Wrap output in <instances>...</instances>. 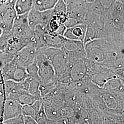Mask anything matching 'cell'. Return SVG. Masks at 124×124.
I'll list each match as a JSON object with an SVG mask.
<instances>
[{
  "label": "cell",
  "mask_w": 124,
  "mask_h": 124,
  "mask_svg": "<svg viewBox=\"0 0 124 124\" xmlns=\"http://www.w3.org/2000/svg\"><path fill=\"white\" fill-rule=\"evenodd\" d=\"M22 106L31 105L36 100L35 98L28 92H25L20 94L16 100Z\"/></svg>",
  "instance_id": "cell-20"
},
{
  "label": "cell",
  "mask_w": 124,
  "mask_h": 124,
  "mask_svg": "<svg viewBox=\"0 0 124 124\" xmlns=\"http://www.w3.org/2000/svg\"><path fill=\"white\" fill-rule=\"evenodd\" d=\"M102 124H124V115L103 113Z\"/></svg>",
  "instance_id": "cell-17"
},
{
  "label": "cell",
  "mask_w": 124,
  "mask_h": 124,
  "mask_svg": "<svg viewBox=\"0 0 124 124\" xmlns=\"http://www.w3.org/2000/svg\"><path fill=\"white\" fill-rule=\"evenodd\" d=\"M14 8L17 15L28 13L33 8V0H16Z\"/></svg>",
  "instance_id": "cell-14"
},
{
  "label": "cell",
  "mask_w": 124,
  "mask_h": 124,
  "mask_svg": "<svg viewBox=\"0 0 124 124\" xmlns=\"http://www.w3.org/2000/svg\"><path fill=\"white\" fill-rule=\"evenodd\" d=\"M85 31V24H79L75 26L66 28L62 36L69 40L80 41L83 43Z\"/></svg>",
  "instance_id": "cell-11"
},
{
  "label": "cell",
  "mask_w": 124,
  "mask_h": 124,
  "mask_svg": "<svg viewBox=\"0 0 124 124\" xmlns=\"http://www.w3.org/2000/svg\"><path fill=\"white\" fill-rule=\"evenodd\" d=\"M52 11L53 17L64 24L68 18L67 6L64 0H58Z\"/></svg>",
  "instance_id": "cell-12"
},
{
  "label": "cell",
  "mask_w": 124,
  "mask_h": 124,
  "mask_svg": "<svg viewBox=\"0 0 124 124\" xmlns=\"http://www.w3.org/2000/svg\"><path fill=\"white\" fill-rule=\"evenodd\" d=\"M37 50L31 45H28L16 54L15 58L18 64L27 68L36 60Z\"/></svg>",
  "instance_id": "cell-9"
},
{
  "label": "cell",
  "mask_w": 124,
  "mask_h": 124,
  "mask_svg": "<svg viewBox=\"0 0 124 124\" xmlns=\"http://www.w3.org/2000/svg\"><path fill=\"white\" fill-rule=\"evenodd\" d=\"M55 124H70V119L61 115H59L54 120Z\"/></svg>",
  "instance_id": "cell-25"
},
{
  "label": "cell",
  "mask_w": 124,
  "mask_h": 124,
  "mask_svg": "<svg viewBox=\"0 0 124 124\" xmlns=\"http://www.w3.org/2000/svg\"><path fill=\"white\" fill-rule=\"evenodd\" d=\"M67 6L68 18L75 19L78 24L85 23L87 14L90 10V3L82 0H72Z\"/></svg>",
  "instance_id": "cell-6"
},
{
  "label": "cell",
  "mask_w": 124,
  "mask_h": 124,
  "mask_svg": "<svg viewBox=\"0 0 124 124\" xmlns=\"http://www.w3.org/2000/svg\"><path fill=\"white\" fill-rule=\"evenodd\" d=\"M42 103V100H37L31 105H23L22 107L21 113L24 116H29L35 119L36 114L39 110Z\"/></svg>",
  "instance_id": "cell-15"
},
{
  "label": "cell",
  "mask_w": 124,
  "mask_h": 124,
  "mask_svg": "<svg viewBox=\"0 0 124 124\" xmlns=\"http://www.w3.org/2000/svg\"><path fill=\"white\" fill-rule=\"evenodd\" d=\"M107 9L102 6L100 0H95L90 3V10L100 16H102Z\"/></svg>",
  "instance_id": "cell-21"
},
{
  "label": "cell",
  "mask_w": 124,
  "mask_h": 124,
  "mask_svg": "<svg viewBox=\"0 0 124 124\" xmlns=\"http://www.w3.org/2000/svg\"><path fill=\"white\" fill-rule=\"evenodd\" d=\"M38 52L43 54L51 62L57 80L66 73L70 63L66 53L62 49L48 47L40 49Z\"/></svg>",
  "instance_id": "cell-3"
},
{
  "label": "cell",
  "mask_w": 124,
  "mask_h": 124,
  "mask_svg": "<svg viewBox=\"0 0 124 124\" xmlns=\"http://www.w3.org/2000/svg\"><path fill=\"white\" fill-rule=\"evenodd\" d=\"M86 59L70 63L69 69L65 76L70 80V84L81 81L87 77Z\"/></svg>",
  "instance_id": "cell-8"
},
{
  "label": "cell",
  "mask_w": 124,
  "mask_h": 124,
  "mask_svg": "<svg viewBox=\"0 0 124 124\" xmlns=\"http://www.w3.org/2000/svg\"><path fill=\"white\" fill-rule=\"evenodd\" d=\"M53 16L52 9L40 11L32 8L28 13L27 18L29 26L33 31L37 25H47Z\"/></svg>",
  "instance_id": "cell-7"
},
{
  "label": "cell",
  "mask_w": 124,
  "mask_h": 124,
  "mask_svg": "<svg viewBox=\"0 0 124 124\" xmlns=\"http://www.w3.org/2000/svg\"><path fill=\"white\" fill-rule=\"evenodd\" d=\"M36 62L38 67V76L40 84H49L56 81L55 73L51 62L43 54L38 51Z\"/></svg>",
  "instance_id": "cell-5"
},
{
  "label": "cell",
  "mask_w": 124,
  "mask_h": 124,
  "mask_svg": "<svg viewBox=\"0 0 124 124\" xmlns=\"http://www.w3.org/2000/svg\"><path fill=\"white\" fill-rule=\"evenodd\" d=\"M119 0V1H121L122 2H124V0Z\"/></svg>",
  "instance_id": "cell-31"
},
{
  "label": "cell",
  "mask_w": 124,
  "mask_h": 124,
  "mask_svg": "<svg viewBox=\"0 0 124 124\" xmlns=\"http://www.w3.org/2000/svg\"><path fill=\"white\" fill-rule=\"evenodd\" d=\"M83 1H84L85 2H88V3H92L93 1H94L95 0H82Z\"/></svg>",
  "instance_id": "cell-28"
},
{
  "label": "cell",
  "mask_w": 124,
  "mask_h": 124,
  "mask_svg": "<svg viewBox=\"0 0 124 124\" xmlns=\"http://www.w3.org/2000/svg\"><path fill=\"white\" fill-rule=\"evenodd\" d=\"M40 81L33 78L30 83L28 88V93L33 95L36 100H42L40 90Z\"/></svg>",
  "instance_id": "cell-18"
},
{
  "label": "cell",
  "mask_w": 124,
  "mask_h": 124,
  "mask_svg": "<svg viewBox=\"0 0 124 124\" xmlns=\"http://www.w3.org/2000/svg\"><path fill=\"white\" fill-rule=\"evenodd\" d=\"M27 15L28 13L17 15L11 30L13 36L20 40L25 46L31 42L33 36V31L29 26Z\"/></svg>",
  "instance_id": "cell-4"
},
{
  "label": "cell",
  "mask_w": 124,
  "mask_h": 124,
  "mask_svg": "<svg viewBox=\"0 0 124 124\" xmlns=\"http://www.w3.org/2000/svg\"><path fill=\"white\" fill-rule=\"evenodd\" d=\"M58 0H33V8L40 11L52 9Z\"/></svg>",
  "instance_id": "cell-16"
},
{
  "label": "cell",
  "mask_w": 124,
  "mask_h": 124,
  "mask_svg": "<svg viewBox=\"0 0 124 124\" xmlns=\"http://www.w3.org/2000/svg\"><path fill=\"white\" fill-rule=\"evenodd\" d=\"M84 47L88 59L111 70L117 69L120 59L124 58V47L103 39L93 40Z\"/></svg>",
  "instance_id": "cell-1"
},
{
  "label": "cell",
  "mask_w": 124,
  "mask_h": 124,
  "mask_svg": "<svg viewBox=\"0 0 124 124\" xmlns=\"http://www.w3.org/2000/svg\"><path fill=\"white\" fill-rule=\"evenodd\" d=\"M102 39L120 47H124V3L115 1L102 16Z\"/></svg>",
  "instance_id": "cell-2"
},
{
  "label": "cell",
  "mask_w": 124,
  "mask_h": 124,
  "mask_svg": "<svg viewBox=\"0 0 124 124\" xmlns=\"http://www.w3.org/2000/svg\"></svg>",
  "instance_id": "cell-32"
},
{
  "label": "cell",
  "mask_w": 124,
  "mask_h": 124,
  "mask_svg": "<svg viewBox=\"0 0 124 124\" xmlns=\"http://www.w3.org/2000/svg\"><path fill=\"white\" fill-rule=\"evenodd\" d=\"M22 107V106L16 100L6 99L2 115V122L21 114Z\"/></svg>",
  "instance_id": "cell-10"
},
{
  "label": "cell",
  "mask_w": 124,
  "mask_h": 124,
  "mask_svg": "<svg viewBox=\"0 0 124 124\" xmlns=\"http://www.w3.org/2000/svg\"><path fill=\"white\" fill-rule=\"evenodd\" d=\"M89 124H102L103 113L96 105L90 108L87 110Z\"/></svg>",
  "instance_id": "cell-13"
},
{
  "label": "cell",
  "mask_w": 124,
  "mask_h": 124,
  "mask_svg": "<svg viewBox=\"0 0 124 124\" xmlns=\"http://www.w3.org/2000/svg\"><path fill=\"white\" fill-rule=\"evenodd\" d=\"M1 124H24L23 115L21 114L15 118L5 120Z\"/></svg>",
  "instance_id": "cell-24"
},
{
  "label": "cell",
  "mask_w": 124,
  "mask_h": 124,
  "mask_svg": "<svg viewBox=\"0 0 124 124\" xmlns=\"http://www.w3.org/2000/svg\"><path fill=\"white\" fill-rule=\"evenodd\" d=\"M26 69L29 76L39 80L38 76V67L36 62V58L35 61L26 68Z\"/></svg>",
  "instance_id": "cell-23"
},
{
  "label": "cell",
  "mask_w": 124,
  "mask_h": 124,
  "mask_svg": "<svg viewBox=\"0 0 124 124\" xmlns=\"http://www.w3.org/2000/svg\"><path fill=\"white\" fill-rule=\"evenodd\" d=\"M2 30L0 28V35H1V33H2Z\"/></svg>",
  "instance_id": "cell-30"
},
{
  "label": "cell",
  "mask_w": 124,
  "mask_h": 124,
  "mask_svg": "<svg viewBox=\"0 0 124 124\" xmlns=\"http://www.w3.org/2000/svg\"><path fill=\"white\" fill-rule=\"evenodd\" d=\"M24 124H38L35 119L29 116H24Z\"/></svg>",
  "instance_id": "cell-27"
},
{
  "label": "cell",
  "mask_w": 124,
  "mask_h": 124,
  "mask_svg": "<svg viewBox=\"0 0 124 124\" xmlns=\"http://www.w3.org/2000/svg\"><path fill=\"white\" fill-rule=\"evenodd\" d=\"M103 7L106 9L110 8L115 0H100Z\"/></svg>",
  "instance_id": "cell-26"
},
{
  "label": "cell",
  "mask_w": 124,
  "mask_h": 124,
  "mask_svg": "<svg viewBox=\"0 0 124 124\" xmlns=\"http://www.w3.org/2000/svg\"><path fill=\"white\" fill-rule=\"evenodd\" d=\"M35 120L38 124H47L48 118L46 115L42 103L39 110L36 115Z\"/></svg>",
  "instance_id": "cell-22"
},
{
  "label": "cell",
  "mask_w": 124,
  "mask_h": 124,
  "mask_svg": "<svg viewBox=\"0 0 124 124\" xmlns=\"http://www.w3.org/2000/svg\"><path fill=\"white\" fill-rule=\"evenodd\" d=\"M28 76L26 68L18 65L14 71L12 80L20 83L25 80Z\"/></svg>",
  "instance_id": "cell-19"
},
{
  "label": "cell",
  "mask_w": 124,
  "mask_h": 124,
  "mask_svg": "<svg viewBox=\"0 0 124 124\" xmlns=\"http://www.w3.org/2000/svg\"><path fill=\"white\" fill-rule=\"evenodd\" d=\"M71 0H64V2L66 3V4H68L70 1H71Z\"/></svg>",
  "instance_id": "cell-29"
}]
</instances>
